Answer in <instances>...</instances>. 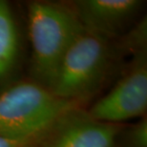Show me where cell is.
<instances>
[{
  "label": "cell",
  "mask_w": 147,
  "mask_h": 147,
  "mask_svg": "<svg viewBox=\"0 0 147 147\" xmlns=\"http://www.w3.org/2000/svg\"><path fill=\"white\" fill-rule=\"evenodd\" d=\"M132 54L123 36L109 40L83 29L64 55L52 92L87 108L115 76L121 73L123 58Z\"/></svg>",
  "instance_id": "6da1fadb"
},
{
  "label": "cell",
  "mask_w": 147,
  "mask_h": 147,
  "mask_svg": "<svg viewBox=\"0 0 147 147\" xmlns=\"http://www.w3.org/2000/svg\"><path fill=\"white\" fill-rule=\"evenodd\" d=\"M27 19L30 78L51 90L64 55L84 28L72 1L29 2Z\"/></svg>",
  "instance_id": "7a4b0ae2"
},
{
  "label": "cell",
  "mask_w": 147,
  "mask_h": 147,
  "mask_svg": "<svg viewBox=\"0 0 147 147\" xmlns=\"http://www.w3.org/2000/svg\"><path fill=\"white\" fill-rule=\"evenodd\" d=\"M75 107L82 106L59 98L31 78L13 81L0 92V136L29 140Z\"/></svg>",
  "instance_id": "3957f363"
},
{
  "label": "cell",
  "mask_w": 147,
  "mask_h": 147,
  "mask_svg": "<svg viewBox=\"0 0 147 147\" xmlns=\"http://www.w3.org/2000/svg\"><path fill=\"white\" fill-rule=\"evenodd\" d=\"M146 109L147 51L142 48L132 54L113 88L87 111L99 121L122 124L126 120L145 117Z\"/></svg>",
  "instance_id": "277c9868"
},
{
  "label": "cell",
  "mask_w": 147,
  "mask_h": 147,
  "mask_svg": "<svg viewBox=\"0 0 147 147\" xmlns=\"http://www.w3.org/2000/svg\"><path fill=\"white\" fill-rule=\"evenodd\" d=\"M123 124L94 119L87 108L75 107L28 140V147H117Z\"/></svg>",
  "instance_id": "5b68a950"
},
{
  "label": "cell",
  "mask_w": 147,
  "mask_h": 147,
  "mask_svg": "<svg viewBox=\"0 0 147 147\" xmlns=\"http://www.w3.org/2000/svg\"><path fill=\"white\" fill-rule=\"evenodd\" d=\"M72 4L85 30L109 40L125 36L143 7L140 0H76Z\"/></svg>",
  "instance_id": "8992f818"
},
{
  "label": "cell",
  "mask_w": 147,
  "mask_h": 147,
  "mask_svg": "<svg viewBox=\"0 0 147 147\" xmlns=\"http://www.w3.org/2000/svg\"><path fill=\"white\" fill-rule=\"evenodd\" d=\"M21 58L18 24L11 4L0 0V92L11 84Z\"/></svg>",
  "instance_id": "52a82bcc"
},
{
  "label": "cell",
  "mask_w": 147,
  "mask_h": 147,
  "mask_svg": "<svg viewBox=\"0 0 147 147\" xmlns=\"http://www.w3.org/2000/svg\"><path fill=\"white\" fill-rule=\"evenodd\" d=\"M117 147H147L146 116L133 125L123 126L117 137Z\"/></svg>",
  "instance_id": "ba28073f"
},
{
  "label": "cell",
  "mask_w": 147,
  "mask_h": 147,
  "mask_svg": "<svg viewBox=\"0 0 147 147\" xmlns=\"http://www.w3.org/2000/svg\"><path fill=\"white\" fill-rule=\"evenodd\" d=\"M0 147H28V140H14L0 136Z\"/></svg>",
  "instance_id": "9c48e42d"
}]
</instances>
